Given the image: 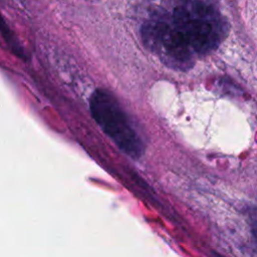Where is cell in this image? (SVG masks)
<instances>
[{"label":"cell","instance_id":"6da1fadb","mask_svg":"<svg viewBox=\"0 0 257 257\" xmlns=\"http://www.w3.org/2000/svg\"><path fill=\"white\" fill-rule=\"evenodd\" d=\"M173 25L189 46L198 53L216 49L228 34L226 18L204 0H184L173 12Z\"/></svg>","mask_w":257,"mask_h":257},{"label":"cell","instance_id":"277c9868","mask_svg":"<svg viewBox=\"0 0 257 257\" xmlns=\"http://www.w3.org/2000/svg\"><path fill=\"white\" fill-rule=\"evenodd\" d=\"M0 32L4 38V40L6 41V43L8 44V46L10 47V49L12 50V52L14 54H16L18 57L20 58H24L25 54L23 52V49L21 48L17 38L14 36V34L11 32V30L9 29L8 25L5 23L4 19L2 18L1 14H0Z\"/></svg>","mask_w":257,"mask_h":257},{"label":"cell","instance_id":"3957f363","mask_svg":"<svg viewBox=\"0 0 257 257\" xmlns=\"http://www.w3.org/2000/svg\"><path fill=\"white\" fill-rule=\"evenodd\" d=\"M142 37L147 47L166 64L180 70L192 67L194 50L174 25L163 20H151L143 26Z\"/></svg>","mask_w":257,"mask_h":257},{"label":"cell","instance_id":"7a4b0ae2","mask_svg":"<svg viewBox=\"0 0 257 257\" xmlns=\"http://www.w3.org/2000/svg\"><path fill=\"white\" fill-rule=\"evenodd\" d=\"M89 108L95 122L120 151L134 159L143 156L146 146L141 134L110 92L96 89L90 97Z\"/></svg>","mask_w":257,"mask_h":257},{"label":"cell","instance_id":"5b68a950","mask_svg":"<svg viewBox=\"0 0 257 257\" xmlns=\"http://www.w3.org/2000/svg\"><path fill=\"white\" fill-rule=\"evenodd\" d=\"M253 232H254V235L257 239V211H256L255 216L253 218Z\"/></svg>","mask_w":257,"mask_h":257}]
</instances>
